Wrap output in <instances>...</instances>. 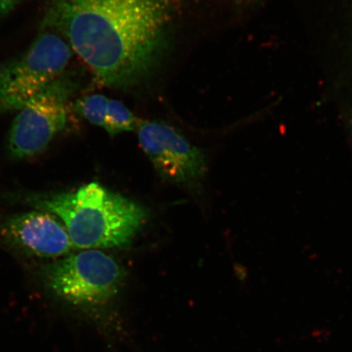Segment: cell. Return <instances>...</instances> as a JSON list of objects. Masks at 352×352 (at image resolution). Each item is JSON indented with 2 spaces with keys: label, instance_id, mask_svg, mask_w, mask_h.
Returning a JSON list of instances; mask_svg holds the SVG:
<instances>
[{
  "label": "cell",
  "instance_id": "obj_11",
  "mask_svg": "<svg viewBox=\"0 0 352 352\" xmlns=\"http://www.w3.org/2000/svg\"><path fill=\"white\" fill-rule=\"evenodd\" d=\"M233 3L236 4H241V6H245V4H252L254 3H257L261 1V0H232Z\"/></svg>",
  "mask_w": 352,
  "mask_h": 352
},
{
  "label": "cell",
  "instance_id": "obj_2",
  "mask_svg": "<svg viewBox=\"0 0 352 352\" xmlns=\"http://www.w3.org/2000/svg\"><path fill=\"white\" fill-rule=\"evenodd\" d=\"M24 201L54 214L64 224L74 248H122L129 244L147 219L146 210L129 198L98 183L73 192L32 193Z\"/></svg>",
  "mask_w": 352,
  "mask_h": 352
},
{
  "label": "cell",
  "instance_id": "obj_9",
  "mask_svg": "<svg viewBox=\"0 0 352 352\" xmlns=\"http://www.w3.org/2000/svg\"><path fill=\"white\" fill-rule=\"evenodd\" d=\"M109 100L107 96L102 94L88 95L78 99L72 105V109L91 124L104 129Z\"/></svg>",
  "mask_w": 352,
  "mask_h": 352
},
{
  "label": "cell",
  "instance_id": "obj_10",
  "mask_svg": "<svg viewBox=\"0 0 352 352\" xmlns=\"http://www.w3.org/2000/svg\"><path fill=\"white\" fill-rule=\"evenodd\" d=\"M22 0H0V19L7 16Z\"/></svg>",
  "mask_w": 352,
  "mask_h": 352
},
{
  "label": "cell",
  "instance_id": "obj_1",
  "mask_svg": "<svg viewBox=\"0 0 352 352\" xmlns=\"http://www.w3.org/2000/svg\"><path fill=\"white\" fill-rule=\"evenodd\" d=\"M184 0H47L43 21L105 86L130 91L157 72Z\"/></svg>",
  "mask_w": 352,
  "mask_h": 352
},
{
  "label": "cell",
  "instance_id": "obj_4",
  "mask_svg": "<svg viewBox=\"0 0 352 352\" xmlns=\"http://www.w3.org/2000/svg\"><path fill=\"white\" fill-rule=\"evenodd\" d=\"M41 276L56 297L74 306L95 307L116 296L124 272L107 254L85 250L46 264Z\"/></svg>",
  "mask_w": 352,
  "mask_h": 352
},
{
  "label": "cell",
  "instance_id": "obj_7",
  "mask_svg": "<svg viewBox=\"0 0 352 352\" xmlns=\"http://www.w3.org/2000/svg\"><path fill=\"white\" fill-rule=\"evenodd\" d=\"M0 236L12 248L38 258L65 257L76 249L63 222L43 210L8 217L0 226Z\"/></svg>",
  "mask_w": 352,
  "mask_h": 352
},
{
  "label": "cell",
  "instance_id": "obj_3",
  "mask_svg": "<svg viewBox=\"0 0 352 352\" xmlns=\"http://www.w3.org/2000/svg\"><path fill=\"white\" fill-rule=\"evenodd\" d=\"M74 54L63 34L43 21L28 51L0 66V113L19 111L63 76Z\"/></svg>",
  "mask_w": 352,
  "mask_h": 352
},
{
  "label": "cell",
  "instance_id": "obj_6",
  "mask_svg": "<svg viewBox=\"0 0 352 352\" xmlns=\"http://www.w3.org/2000/svg\"><path fill=\"white\" fill-rule=\"evenodd\" d=\"M136 130L140 146L162 179L191 190L201 186L208 161L200 148L164 122L142 120Z\"/></svg>",
  "mask_w": 352,
  "mask_h": 352
},
{
  "label": "cell",
  "instance_id": "obj_5",
  "mask_svg": "<svg viewBox=\"0 0 352 352\" xmlns=\"http://www.w3.org/2000/svg\"><path fill=\"white\" fill-rule=\"evenodd\" d=\"M78 78L76 73L65 72L19 110L8 139L12 158L38 155L67 126L70 99L78 88Z\"/></svg>",
  "mask_w": 352,
  "mask_h": 352
},
{
  "label": "cell",
  "instance_id": "obj_8",
  "mask_svg": "<svg viewBox=\"0 0 352 352\" xmlns=\"http://www.w3.org/2000/svg\"><path fill=\"white\" fill-rule=\"evenodd\" d=\"M140 121L121 101L109 100L104 129L111 138L122 132L138 129Z\"/></svg>",
  "mask_w": 352,
  "mask_h": 352
}]
</instances>
